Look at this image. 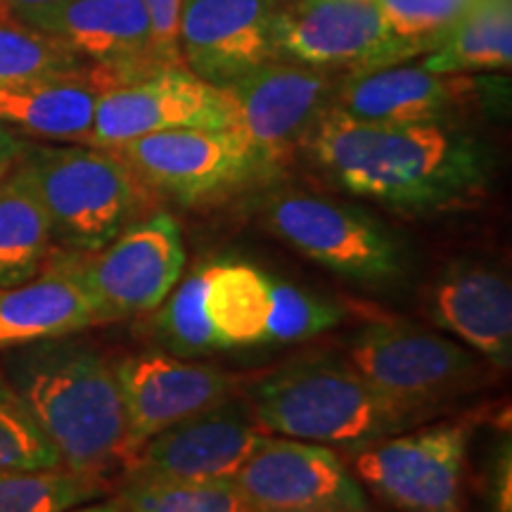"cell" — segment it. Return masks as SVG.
<instances>
[{"label":"cell","mask_w":512,"mask_h":512,"mask_svg":"<svg viewBox=\"0 0 512 512\" xmlns=\"http://www.w3.org/2000/svg\"><path fill=\"white\" fill-rule=\"evenodd\" d=\"M306 140L339 188L403 214L465 207L489 183L484 145L453 124L363 121L330 105Z\"/></svg>","instance_id":"cell-1"},{"label":"cell","mask_w":512,"mask_h":512,"mask_svg":"<svg viewBox=\"0 0 512 512\" xmlns=\"http://www.w3.org/2000/svg\"><path fill=\"white\" fill-rule=\"evenodd\" d=\"M0 370L64 467L107 477L124 465V396L100 347L76 335L43 339L5 351Z\"/></svg>","instance_id":"cell-2"},{"label":"cell","mask_w":512,"mask_h":512,"mask_svg":"<svg viewBox=\"0 0 512 512\" xmlns=\"http://www.w3.org/2000/svg\"><path fill=\"white\" fill-rule=\"evenodd\" d=\"M247 403L266 434L344 453L432 418L377 392L349 361L330 354L294 358L261 375L247 387Z\"/></svg>","instance_id":"cell-3"},{"label":"cell","mask_w":512,"mask_h":512,"mask_svg":"<svg viewBox=\"0 0 512 512\" xmlns=\"http://www.w3.org/2000/svg\"><path fill=\"white\" fill-rule=\"evenodd\" d=\"M22 162L48 211L57 247L93 252L143 219L147 185L112 150L29 140Z\"/></svg>","instance_id":"cell-4"},{"label":"cell","mask_w":512,"mask_h":512,"mask_svg":"<svg viewBox=\"0 0 512 512\" xmlns=\"http://www.w3.org/2000/svg\"><path fill=\"white\" fill-rule=\"evenodd\" d=\"M48 266L72 275L88 294L100 325L152 313L185 273L178 221L166 211L143 216L93 252L53 247Z\"/></svg>","instance_id":"cell-5"},{"label":"cell","mask_w":512,"mask_h":512,"mask_svg":"<svg viewBox=\"0 0 512 512\" xmlns=\"http://www.w3.org/2000/svg\"><path fill=\"white\" fill-rule=\"evenodd\" d=\"M349 363L389 399L437 415L484 380L482 358L456 339L403 318H373L349 339Z\"/></svg>","instance_id":"cell-6"},{"label":"cell","mask_w":512,"mask_h":512,"mask_svg":"<svg viewBox=\"0 0 512 512\" xmlns=\"http://www.w3.org/2000/svg\"><path fill=\"white\" fill-rule=\"evenodd\" d=\"M475 418L411 427L349 451L351 472L396 512H465Z\"/></svg>","instance_id":"cell-7"},{"label":"cell","mask_w":512,"mask_h":512,"mask_svg":"<svg viewBox=\"0 0 512 512\" xmlns=\"http://www.w3.org/2000/svg\"><path fill=\"white\" fill-rule=\"evenodd\" d=\"M275 238L349 283L387 287L406 275L403 242L366 211L304 192L273 197L264 211Z\"/></svg>","instance_id":"cell-8"},{"label":"cell","mask_w":512,"mask_h":512,"mask_svg":"<svg viewBox=\"0 0 512 512\" xmlns=\"http://www.w3.org/2000/svg\"><path fill=\"white\" fill-rule=\"evenodd\" d=\"M275 60L313 69L375 72L427 55L387 29L375 0H290L273 15Z\"/></svg>","instance_id":"cell-9"},{"label":"cell","mask_w":512,"mask_h":512,"mask_svg":"<svg viewBox=\"0 0 512 512\" xmlns=\"http://www.w3.org/2000/svg\"><path fill=\"white\" fill-rule=\"evenodd\" d=\"M242 512H373L335 448L266 434L235 475Z\"/></svg>","instance_id":"cell-10"},{"label":"cell","mask_w":512,"mask_h":512,"mask_svg":"<svg viewBox=\"0 0 512 512\" xmlns=\"http://www.w3.org/2000/svg\"><path fill=\"white\" fill-rule=\"evenodd\" d=\"M233 126V102L221 86L202 81L185 67H164L102 91L91 136L83 145L114 150L150 133Z\"/></svg>","instance_id":"cell-11"},{"label":"cell","mask_w":512,"mask_h":512,"mask_svg":"<svg viewBox=\"0 0 512 512\" xmlns=\"http://www.w3.org/2000/svg\"><path fill=\"white\" fill-rule=\"evenodd\" d=\"M221 88L233 102V128L264 174L275 171L332 105L328 72L285 60L261 64Z\"/></svg>","instance_id":"cell-12"},{"label":"cell","mask_w":512,"mask_h":512,"mask_svg":"<svg viewBox=\"0 0 512 512\" xmlns=\"http://www.w3.org/2000/svg\"><path fill=\"white\" fill-rule=\"evenodd\" d=\"M147 188L195 204L261 176L259 162L235 128H178L114 147Z\"/></svg>","instance_id":"cell-13"},{"label":"cell","mask_w":512,"mask_h":512,"mask_svg":"<svg viewBox=\"0 0 512 512\" xmlns=\"http://www.w3.org/2000/svg\"><path fill=\"white\" fill-rule=\"evenodd\" d=\"M264 437L249 403L233 396L150 437L121 470L124 479L155 482L235 479Z\"/></svg>","instance_id":"cell-14"},{"label":"cell","mask_w":512,"mask_h":512,"mask_svg":"<svg viewBox=\"0 0 512 512\" xmlns=\"http://www.w3.org/2000/svg\"><path fill=\"white\" fill-rule=\"evenodd\" d=\"M126 408V458L166 427L233 399L240 377L169 351L114 358ZM124 467V465H121Z\"/></svg>","instance_id":"cell-15"},{"label":"cell","mask_w":512,"mask_h":512,"mask_svg":"<svg viewBox=\"0 0 512 512\" xmlns=\"http://www.w3.org/2000/svg\"><path fill=\"white\" fill-rule=\"evenodd\" d=\"M10 15L60 41L83 62L110 69L124 83L164 69L152 50L143 0H60Z\"/></svg>","instance_id":"cell-16"},{"label":"cell","mask_w":512,"mask_h":512,"mask_svg":"<svg viewBox=\"0 0 512 512\" xmlns=\"http://www.w3.org/2000/svg\"><path fill=\"white\" fill-rule=\"evenodd\" d=\"M273 0H181L178 53L188 72L228 86L275 60Z\"/></svg>","instance_id":"cell-17"},{"label":"cell","mask_w":512,"mask_h":512,"mask_svg":"<svg viewBox=\"0 0 512 512\" xmlns=\"http://www.w3.org/2000/svg\"><path fill=\"white\" fill-rule=\"evenodd\" d=\"M427 313L439 330L489 361L512 366L510 278L484 261L458 259L437 275L427 292Z\"/></svg>","instance_id":"cell-18"},{"label":"cell","mask_w":512,"mask_h":512,"mask_svg":"<svg viewBox=\"0 0 512 512\" xmlns=\"http://www.w3.org/2000/svg\"><path fill=\"white\" fill-rule=\"evenodd\" d=\"M482 100L475 76H444L420 64H392L349 76L332 105L349 117L384 124H453L458 112Z\"/></svg>","instance_id":"cell-19"},{"label":"cell","mask_w":512,"mask_h":512,"mask_svg":"<svg viewBox=\"0 0 512 512\" xmlns=\"http://www.w3.org/2000/svg\"><path fill=\"white\" fill-rule=\"evenodd\" d=\"M124 83L110 69L83 62L0 88V124L24 138L86 143L102 91Z\"/></svg>","instance_id":"cell-20"},{"label":"cell","mask_w":512,"mask_h":512,"mask_svg":"<svg viewBox=\"0 0 512 512\" xmlns=\"http://www.w3.org/2000/svg\"><path fill=\"white\" fill-rule=\"evenodd\" d=\"M100 325L88 294L72 275L43 266L27 283L0 287V354L43 342L81 335Z\"/></svg>","instance_id":"cell-21"},{"label":"cell","mask_w":512,"mask_h":512,"mask_svg":"<svg viewBox=\"0 0 512 512\" xmlns=\"http://www.w3.org/2000/svg\"><path fill=\"white\" fill-rule=\"evenodd\" d=\"M204 313L230 349L264 347L271 316V275L242 259L204 264Z\"/></svg>","instance_id":"cell-22"},{"label":"cell","mask_w":512,"mask_h":512,"mask_svg":"<svg viewBox=\"0 0 512 512\" xmlns=\"http://www.w3.org/2000/svg\"><path fill=\"white\" fill-rule=\"evenodd\" d=\"M24 157V155H22ZM53 252V228L27 164L0 181V287L36 278Z\"/></svg>","instance_id":"cell-23"},{"label":"cell","mask_w":512,"mask_h":512,"mask_svg":"<svg viewBox=\"0 0 512 512\" xmlns=\"http://www.w3.org/2000/svg\"><path fill=\"white\" fill-rule=\"evenodd\" d=\"M512 64L510 0H475L446 31L437 48L422 55L420 67L444 76L501 72Z\"/></svg>","instance_id":"cell-24"},{"label":"cell","mask_w":512,"mask_h":512,"mask_svg":"<svg viewBox=\"0 0 512 512\" xmlns=\"http://www.w3.org/2000/svg\"><path fill=\"white\" fill-rule=\"evenodd\" d=\"M112 491L107 477L64 465L0 472V512H67L112 496Z\"/></svg>","instance_id":"cell-25"},{"label":"cell","mask_w":512,"mask_h":512,"mask_svg":"<svg viewBox=\"0 0 512 512\" xmlns=\"http://www.w3.org/2000/svg\"><path fill=\"white\" fill-rule=\"evenodd\" d=\"M152 313V335L169 354L202 358L226 351L204 313V264L178 280Z\"/></svg>","instance_id":"cell-26"},{"label":"cell","mask_w":512,"mask_h":512,"mask_svg":"<svg viewBox=\"0 0 512 512\" xmlns=\"http://www.w3.org/2000/svg\"><path fill=\"white\" fill-rule=\"evenodd\" d=\"M114 498L121 512H242L233 479L155 482L121 477Z\"/></svg>","instance_id":"cell-27"},{"label":"cell","mask_w":512,"mask_h":512,"mask_svg":"<svg viewBox=\"0 0 512 512\" xmlns=\"http://www.w3.org/2000/svg\"><path fill=\"white\" fill-rule=\"evenodd\" d=\"M342 320L344 306L335 299L271 275V316H268L266 344L309 342L337 328Z\"/></svg>","instance_id":"cell-28"},{"label":"cell","mask_w":512,"mask_h":512,"mask_svg":"<svg viewBox=\"0 0 512 512\" xmlns=\"http://www.w3.org/2000/svg\"><path fill=\"white\" fill-rule=\"evenodd\" d=\"M83 64L67 46L41 31L17 22L15 17L0 19V88L38 74L64 72Z\"/></svg>","instance_id":"cell-29"},{"label":"cell","mask_w":512,"mask_h":512,"mask_svg":"<svg viewBox=\"0 0 512 512\" xmlns=\"http://www.w3.org/2000/svg\"><path fill=\"white\" fill-rule=\"evenodd\" d=\"M55 465H62L60 456L0 370V472Z\"/></svg>","instance_id":"cell-30"},{"label":"cell","mask_w":512,"mask_h":512,"mask_svg":"<svg viewBox=\"0 0 512 512\" xmlns=\"http://www.w3.org/2000/svg\"><path fill=\"white\" fill-rule=\"evenodd\" d=\"M375 3L394 36L432 50L439 46L446 31L472 8L475 0H375Z\"/></svg>","instance_id":"cell-31"},{"label":"cell","mask_w":512,"mask_h":512,"mask_svg":"<svg viewBox=\"0 0 512 512\" xmlns=\"http://www.w3.org/2000/svg\"><path fill=\"white\" fill-rule=\"evenodd\" d=\"M152 29V50L159 67H183L178 53V15L181 0H143Z\"/></svg>","instance_id":"cell-32"},{"label":"cell","mask_w":512,"mask_h":512,"mask_svg":"<svg viewBox=\"0 0 512 512\" xmlns=\"http://www.w3.org/2000/svg\"><path fill=\"white\" fill-rule=\"evenodd\" d=\"M486 510L489 512H512V444L510 427L498 439L491 453L489 472H486Z\"/></svg>","instance_id":"cell-33"},{"label":"cell","mask_w":512,"mask_h":512,"mask_svg":"<svg viewBox=\"0 0 512 512\" xmlns=\"http://www.w3.org/2000/svg\"><path fill=\"white\" fill-rule=\"evenodd\" d=\"M27 145V138L19 136V133H15L5 124H0V181H3V178L19 164Z\"/></svg>","instance_id":"cell-34"},{"label":"cell","mask_w":512,"mask_h":512,"mask_svg":"<svg viewBox=\"0 0 512 512\" xmlns=\"http://www.w3.org/2000/svg\"><path fill=\"white\" fill-rule=\"evenodd\" d=\"M67 512H121V508H119L117 498H114V496H107V498H100V501H93V503L79 505V508L67 510Z\"/></svg>","instance_id":"cell-35"},{"label":"cell","mask_w":512,"mask_h":512,"mask_svg":"<svg viewBox=\"0 0 512 512\" xmlns=\"http://www.w3.org/2000/svg\"><path fill=\"white\" fill-rule=\"evenodd\" d=\"M3 3L8 5L10 12H17V10L46 8V5H55V3H60V0H3Z\"/></svg>","instance_id":"cell-36"},{"label":"cell","mask_w":512,"mask_h":512,"mask_svg":"<svg viewBox=\"0 0 512 512\" xmlns=\"http://www.w3.org/2000/svg\"><path fill=\"white\" fill-rule=\"evenodd\" d=\"M5 17H10V10H8V5L0 0V19H5Z\"/></svg>","instance_id":"cell-37"}]
</instances>
